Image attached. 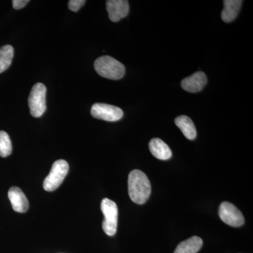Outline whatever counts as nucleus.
Listing matches in <instances>:
<instances>
[{"label": "nucleus", "mask_w": 253, "mask_h": 253, "mask_svg": "<svg viewBox=\"0 0 253 253\" xmlns=\"http://www.w3.org/2000/svg\"><path fill=\"white\" fill-rule=\"evenodd\" d=\"M128 191L131 201L136 204H144L151 192L149 178L139 169L131 171L128 177Z\"/></svg>", "instance_id": "obj_1"}, {"label": "nucleus", "mask_w": 253, "mask_h": 253, "mask_svg": "<svg viewBox=\"0 0 253 253\" xmlns=\"http://www.w3.org/2000/svg\"><path fill=\"white\" fill-rule=\"evenodd\" d=\"M94 68L101 77L114 81L121 79L126 73L124 65L109 56L98 58L95 61Z\"/></svg>", "instance_id": "obj_2"}, {"label": "nucleus", "mask_w": 253, "mask_h": 253, "mask_svg": "<svg viewBox=\"0 0 253 253\" xmlns=\"http://www.w3.org/2000/svg\"><path fill=\"white\" fill-rule=\"evenodd\" d=\"M69 170L68 163L64 160L55 161L51 167L49 175L43 182V188L46 191H53L62 184Z\"/></svg>", "instance_id": "obj_3"}, {"label": "nucleus", "mask_w": 253, "mask_h": 253, "mask_svg": "<svg viewBox=\"0 0 253 253\" xmlns=\"http://www.w3.org/2000/svg\"><path fill=\"white\" fill-rule=\"evenodd\" d=\"M46 94V88L42 83H37L32 88L28 97V106L33 117H41L45 112Z\"/></svg>", "instance_id": "obj_4"}, {"label": "nucleus", "mask_w": 253, "mask_h": 253, "mask_svg": "<svg viewBox=\"0 0 253 253\" xmlns=\"http://www.w3.org/2000/svg\"><path fill=\"white\" fill-rule=\"evenodd\" d=\"M101 209L104 214L102 227L108 236H113L116 234L118 226V209L114 201L109 199H103Z\"/></svg>", "instance_id": "obj_5"}, {"label": "nucleus", "mask_w": 253, "mask_h": 253, "mask_svg": "<svg viewBox=\"0 0 253 253\" xmlns=\"http://www.w3.org/2000/svg\"><path fill=\"white\" fill-rule=\"evenodd\" d=\"M91 114L96 119L108 122H116L123 117L122 109L112 105L96 103L91 109Z\"/></svg>", "instance_id": "obj_6"}, {"label": "nucleus", "mask_w": 253, "mask_h": 253, "mask_svg": "<svg viewBox=\"0 0 253 253\" xmlns=\"http://www.w3.org/2000/svg\"><path fill=\"white\" fill-rule=\"evenodd\" d=\"M219 216L225 224L234 227L244 225L245 219L242 212L229 202H223L219 208Z\"/></svg>", "instance_id": "obj_7"}, {"label": "nucleus", "mask_w": 253, "mask_h": 253, "mask_svg": "<svg viewBox=\"0 0 253 253\" xmlns=\"http://www.w3.org/2000/svg\"><path fill=\"white\" fill-rule=\"evenodd\" d=\"M106 9L109 13L110 20L113 22H118L129 14V1L126 0H108Z\"/></svg>", "instance_id": "obj_8"}, {"label": "nucleus", "mask_w": 253, "mask_h": 253, "mask_svg": "<svg viewBox=\"0 0 253 253\" xmlns=\"http://www.w3.org/2000/svg\"><path fill=\"white\" fill-rule=\"evenodd\" d=\"M208 83L206 75L202 71H198L192 76L184 78L181 83L183 89L191 93H196L202 90Z\"/></svg>", "instance_id": "obj_9"}, {"label": "nucleus", "mask_w": 253, "mask_h": 253, "mask_svg": "<svg viewBox=\"0 0 253 253\" xmlns=\"http://www.w3.org/2000/svg\"><path fill=\"white\" fill-rule=\"evenodd\" d=\"M8 196L13 209L16 212H26L29 208V203L26 195L22 191L16 186H13L9 189Z\"/></svg>", "instance_id": "obj_10"}, {"label": "nucleus", "mask_w": 253, "mask_h": 253, "mask_svg": "<svg viewBox=\"0 0 253 253\" xmlns=\"http://www.w3.org/2000/svg\"><path fill=\"white\" fill-rule=\"evenodd\" d=\"M149 150L155 158L161 161H167L172 156L170 148L158 138L151 139L149 143Z\"/></svg>", "instance_id": "obj_11"}, {"label": "nucleus", "mask_w": 253, "mask_h": 253, "mask_svg": "<svg viewBox=\"0 0 253 253\" xmlns=\"http://www.w3.org/2000/svg\"><path fill=\"white\" fill-rule=\"evenodd\" d=\"M243 1L241 0H224V9L221 11V19L225 23H230L237 17Z\"/></svg>", "instance_id": "obj_12"}, {"label": "nucleus", "mask_w": 253, "mask_h": 253, "mask_svg": "<svg viewBox=\"0 0 253 253\" xmlns=\"http://www.w3.org/2000/svg\"><path fill=\"white\" fill-rule=\"evenodd\" d=\"M174 123L186 138L189 140H194L196 139L197 131L191 118L186 116H180L176 118Z\"/></svg>", "instance_id": "obj_13"}, {"label": "nucleus", "mask_w": 253, "mask_h": 253, "mask_svg": "<svg viewBox=\"0 0 253 253\" xmlns=\"http://www.w3.org/2000/svg\"><path fill=\"white\" fill-rule=\"evenodd\" d=\"M202 246L203 240L199 236H193L178 245L174 253H197Z\"/></svg>", "instance_id": "obj_14"}, {"label": "nucleus", "mask_w": 253, "mask_h": 253, "mask_svg": "<svg viewBox=\"0 0 253 253\" xmlns=\"http://www.w3.org/2000/svg\"><path fill=\"white\" fill-rule=\"evenodd\" d=\"M14 53L12 46L5 45L0 48V73L6 71L11 66Z\"/></svg>", "instance_id": "obj_15"}, {"label": "nucleus", "mask_w": 253, "mask_h": 253, "mask_svg": "<svg viewBox=\"0 0 253 253\" xmlns=\"http://www.w3.org/2000/svg\"><path fill=\"white\" fill-rule=\"evenodd\" d=\"M12 153V144L9 134L4 131H0V156L6 158Z\"/></svg>", "instance_id": "obj_16"}, {"label": "nucleus", "mask_w": 253, "mask_h": 253, "mask_svg": "<svg viewBox=\"0 0 253 253\" xmlns=\"http://www.w3.org/2000/svg\"><path fill=\"white\" fill-rule=\"evenodd\" d=\"M85 3L86 1L84 0H70L68 1V8L71 11L77 12Z\"/></svg>", "instance_id": "obj_17"}, {"label": "nucleus", "mask_w": 253, "mask_h": 253, "mask_svg": "<svg viewBox=\"0 0 253 253\" xmlns=\"http://www.w3.org/2000/svg\"><path fill=\"white\" fill-rule=\"evenodd\" d=\"M28 2V0H14L12 1V6L15 9H21L26 6Z\"/></svg>", "instance_id": "obj_18"}]
</instances>
